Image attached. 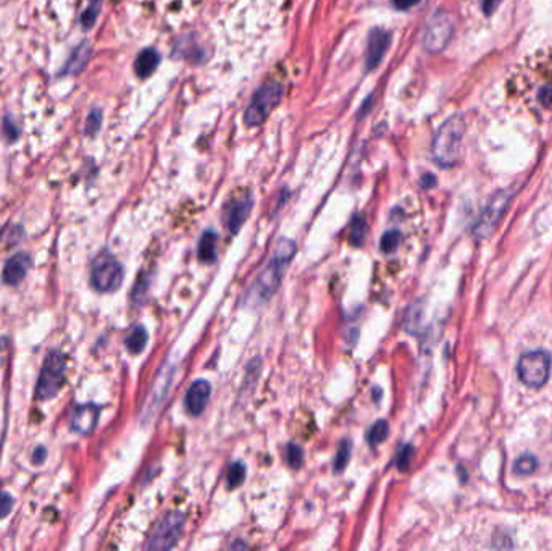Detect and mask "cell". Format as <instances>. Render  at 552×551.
<instances>
[{"mask_svg":"<svg viewBox=\"0 0 552 551\" xmlns=\"http://www.w3.org/2000/svg\"><path fill=\"white\" fill-rule=\"evenodd\" d=\"M296 254V244L294 241L283 238L276 243L275 246V254H273L270 263L268 267L263 270V273L257 279V283L254 285L252 291H250L249 296L250 298H255L258 303L262 301H267L273 294V291L278 288L280 285V280L285 273V268L287 263L291 262V259L294 257Z\"/></svg>","mask_w":552,"mask_h":551,"instance_id":"obj_1","label":"cell"},{"mask_svg":"<svg viewBox=\"0 0 552 551\" xmlns=\"http://www.w3.org/2000/svg\"><path fill=\"white\" fill-rule=\"evenodd\" d=\"M465 120L454 115L441 125L433 140V157L441 166H452L461 155Z\"/></svg>","mask_w":552,"mask_h":551,"instance_id":"obj_2","label":"cell"},{"mask_svg":"<svg viewBox=\"0 0 552 551\" xmlns=\"http://www.w3.org/2000/svg\"><path fill=\"white\" fill-rule=\"evenodd\" d=\"M123 267L109 251L97 254L91 266V283L100 293H112L123 283Z\"/></svg>","mask_w":552,"mask_h":551,"instance_id":"obj_3","label":"cell"},{"mask_svg":"<svg viewBox=\"0 0 552 551\" xmlns=\"http://www.w3.org/2000/svg\"><path fill=\"white\" fill-rule=\"evenodd\" d=\"M65 369H67V360L63 353H60L58 349L50 351L44 360L38 385H36L38 400H50L57 396L65 383Z\"/></svg>","mask_w":552,"mask_h":551,"instance_id":"obj_4","label":"cell"},{"mask_svg":"<svg viewBox=\"0 0 552 551\" xmlns=\"http://www.w3.org/2000/svg\"><path fill=\"white\" fill-rule=\"evenodd\" d=\"M283 97V87L275 81L265 83L255 92L250 105L244 114V122L247 127H258L265 122L272 110L280 104Z\"/></svg>","mask_w":552,"mask_h":551,"instance_id":"obj_5","label":"cell"},{"mask_svg":"<svg viewBox=\"0 0 552 551\" xmlns=\"http://www.w3.org/2000/svg\"><path fill=\"white\" fill-rule=\"evenodd\" d=\"M551 356L546 351L536 349L523 354L517 364V374L522 383L531 388H541L549 380Z\"/></svg>","mask_w":552,"mask_h":551,"instance_id":"obj_6","label":"cell"},{"mask_svg":"<svg viewBox=\"0 0 552 551\" xmlns=\"http://www.w3.org/2000/svg\"><path fill=\"white\" fill-rule=\"evenodd\" d=\"M454 21L448 12H436L426 25L423 45L431 54H438L448 47L452 38Z\"/></svg>","mask_w":552,"mask_h":551,"instance_id":"obj_7","label":"cell"},{"mask_svg":"<svg viewBox=\"0 0 552 551\" xmlns=\"http://www.w3.org/2000/svg\"><path fill=\"white\" fill-rule=\"evenodd\" d=\"M184 516L181 512L166 514L164 519L154 527L147 541L146 548L149 550H168L173 548L183 532Z\"/></svg>","mask_w":552,"mask_h":551,"instance_id":"obj_8","label":"cell"},{"mask_svg":"<svg viewBox=\"0 0 552 551\" xmlns=\"http://www.w3.org/2000/svg\"><path fill=\"white\" fill-rule=\"evenodd\" d=\"M510 201V193L507 191H499L496 193L491 201L488 202V206L485 207L483 214L480 215L476 225H475V235L480 236V238H486L491 231L494 230V226L498 225V222L500 217H503L505 207Z\"/></svg>","mask_w":552,"mask_h":551,"instance_id":"obj_9","label":"cell"},{"mask_svg":"<svg viewBox=\"0 0 552 551\" xmlns=\"http://www.w3.org/2000/svg\"><path fill=\"white\" fill-rule=\"evenodd\" d=\"M389 44H391V34L384 30H372L368 36V47H366V60L365 67L366 72H372L382 63L384 54L388 52Z\"/></svg>","mask_w":552,"mask_h":551,"instance_id":"obj_10","label":"cell"},{"mask_svg":"<svg viewBox=\"0 0 552 551\" xmlns=\"http://www.w3.org/2000/svg\"><path fill=\"white\" fill-rule=\"evenodd\" d=\"M252 194L245 193L243 196L236 197L233 202L230 204L228 209H226V226H228L231 233H238L241 230V226L245 224L247 217L252 210Z\"/></svg>","mask_w":552,"mask_h":551,"instance_id":"obj_11","label":"cell"},{"mask_svg":"<svg viewBox=\"0 0 552 551\" xmlns=\"http://www.w3.org/2000/svg\"><path fill=\"white\" fill-rule=\"evenodd\" d=\"M99 406L91 404V402L76 406L71 412V429L81 435L92 433L99 420Z\"/></svg>","mask_w":552,"mask_h":551,"instance_id":"obj_12","label":"cell"},{"mask_svg":"<svg viewBox=\"0 0 552 551\" xmlns=\"http://www.w3.org/2000/svg\"><path fill=\"white\" fill-rule=\"evenodd\" d=\"M31 267V257L26 252H18L5 262L2 270V280L5 285L21 283Z\"/></svg>","mask_w":552,"mask_h":551,"instance_id":"obj_13","label":"cell"},{"mask_svg":"<svg viewBox=\"0 0 552 551\" xmlns=\"http://www.w3.org/2000/svg\"><path fill=\"white\" fill-rule=\"evenodd\" d=\"M210 385L206 380H197L192 383L186 395V409L189 414H202L208 400H210Z\"/></svg>","mask_w":552,"mask_h":551,"instance_id":"obj_14","label":"cell"},{"mask_svg":"<svg viewBox=\"0 0 552 551\" xmlns=\"http://www.w3.org/2000/svg\"><path fill=\"white\" fill-rule=\"evenodd\" d=\"M91 57V45L89 43H81L78 47L73 50L71 55H69L68 62L65 63V67L60 72V75H78V73L82 72V68L86 67L87 60Z\"/></svg>","mask_w":552,"mask_h":551,"instance_id":"obj_15","label":"cell"},{"mask_svg":"<svg viewBox=\"0 0 552 551\" xmlns=\"http://www.w3.org/2000/svg\"><path fill=\"white\" fill-rule=\"evenodd\" d=\"M160 63V55L155 49H144L134 62V72L139 78H149Z\"/></svg>","mask_w":552,"mask_h":551,"instance_id":"obj_16","label":"cell"},{"mask_svg":"<svg viewBox=\"0 0 552 551\" xmlns=\"http://www.w3.org/2000/svg\"><path fill=\"white\" fill-rule=\"evenodd\" d=\"M215 249H217V235L213 231H206L202 235L201 243H199V259L202 262L215 261Z\"/></svg>","mask_w":552,"mask_h":551,"instance_id":"obj_17","label":"cell"},{"mask_svg":"<svg viewBox=\"0 0 552 551\" xmlns=\"http://www.w3.org/2000/svg\"><path fill=\"white\" fill-rule=\"evenodd\" d=\"M146 345H147V332L144 330L142 327L134 328L126 338V348L129 349V353L133 354L142 353Z\"/></svg>","mask_w":552,"mask_h":551,"instance_id":"obj_18","label":"cell"},{"mask_svg":"<svg viewBox=\"0 0 552 551\" xmlns=\"http://www.w3.org/2000/svg\"><path fill=\"white\" fill-rule=\"evenodd\" d=\"M102 8V0H89V6L81 15V26L85 30H91L96 25L97 17H99Z\"/></svg>","mask_w":552,"mask_h":551,"instance_id":"obj_19","label":"cell"},{"mask_svg":"<svg viewBox=\"0 0 552 551\" xmlns=\"http://www.w3.org/2000/svg\"><path fill=\"white\" fill-rule=\"evenodd\" d=\"M366 236V222L364 217L357 215L354 217L351 225V243L354 246H362Z\"/></svg>","mask_w":552,"mask_h":551,"instance_id":"obj_20","label":"cell"},{"mask_svg":"<svg viewBox=\"0 0 552 551\" xmlns=\"http://www.w3.org/2000/svg\"><path fill=\"white\" fill-rule=\"evenodd\" d=\"M389 435V425L386 420H378L377 424L373 425L372 429H370L368 432V443L370 446H378L379 443H383L384 440L388 438Z\"/></svg>","mask_w":552,"mask_h":551,"instance_id":"obj_21","label":"cell"},{"mask_svg":"<svg viewBox=\"0 0 552 551\" xmlns=\"http://www.w3.org/2000/svg\"><path fill=\"white\" fill-rule=\"evenodd\" d=\"M536 469H538V461H536V457L531 455L520 456L517 461H515V466H514V471L520 475L533 474Z\"/></svg>","mask_w":552,"mask_h":551,"instance_id":"obj_22","label":"cell"},{"mask_svg":"<svg viewBox=\"0 0 552 551\" xmlns=\"http://www.w3.org/2000/svg\"><path fill=\"white\" fill-rule=\"evenodd\" d=\"M244 477H245L244 466L236 462V464L230 467L228 474H226V485H228V488L239 487V485L244 482Z\"/></svg>","mask_w":552,"mask_h":551,"instance_id":"obj_23","label":"cell"},{"mask_svg":"<svg viewBox=\"0 0 552 551\" xmlns=\"http://www.w3.org/2000/svg\"><path fill=\"white\" fill-rule=\"evenodd\" d=\"M399 244H401V233L396 230H391V231H386V233L383 235L382 238V251L386 252V254H391L396 251L399 248Z\"/></svg>","mask_w":552,"mask_h":551,"instance_id":"obj_24","label":"cell"},{"mask_svg":"<svg viewBox=\"0 0 552 551\" xmlns=\"http://www.w3.org/2000/svg\"><path fill=\"white\" fill-rule=\"evenodd\" d=\"M100 127H102V110L92 109L86 120V134H89V136H96V134L99 133Z\"/></svg>","mask_w":552,"mask_h":551,"instance_id":"obj_25","label":"cell"},{"mask_svg":"<svg viewBox=\"0 0 552 551\" xmlns=\"http://www.w3.org/2000/svg\"><path fill=\"white\" fill-rule=\"evenodd\" d=\"M2 134H3V140H5L7 142H15L18 138H20V129H18L15 122H13L10 117L3 118Z\"/></svg>","mask_w":552,"mask_h":551,"instance_id":"obj_26","label":"cell"},{"mask_svg":"<svg viewBox=\"0 0 552 551\" xmlns=\"http://www.w3.org/2000/svg\"><path fill=\"white\" fill-rule=\"evenodd\" d=\"M351 460V443L344 440V442L341 443L340 446V451H338V456H336V462H335V469L336 472H340L344 469L347 466V462Z\"/></svg>","mask_w":552,"mask_h":551,"instance_id":"obj_27","label":"cell"},{"mask_svg":"<svg viewBox=\"0 0 552 551\" xmlns=\"http://www.w3.org/2000/svg\"><path fill=\"white\" fill-rule=\"evenodd\" d=\"M287 464H289L292 469H299L300 464H302V450L296 444H289L287 446Z\"/></svg>","mask_w":552,"mask_h":551,"instance_id":"obj_28","label":"cell"},{"mask_svg":"<svg viewBox=\"0 0 552 551\" xmlns=\"http://www.w3.org/2000/svg\"><path fill=\"white\" fill-rule=\"evenodd\" d=\"M13 498L7 492H0V519L7 517L12 512Z\"/></svg>","mask_w":552,"mask_h":551,"instance_id":"obj_29","label":"cell"},{"mask_svg":"<svg viewBox=\"0 0 552 551\" xmlns=\"http://www.w3.org/2000/svg\"><path fill=\"white\" fill-rule=\"evenodd\" d=\"M412 456V446H404V450L401 451V456H399V469H407L409 467V460Z\"/></svg>","mask_w":552,"mask_h":551,"instance_id":"obj_30","label":"cell"},{"mask_svg":"<svg viewBox=\"0 0 552 551\" xmlns=\"http://www.w3.org/2000/svg\"><path fill=\"white\" fill-rule=\"evenodd\" d=\"M420 0H393L394 7L399 8V10H409V8L415 7Z\"/></svg>","mask_w":552,"mask_h":551,"instance_id":"obj_31","label":"cell"},{"mask_svg":"<svg viewBox=\"0 0 552 551\" xmlns=\"http://www.w3.org/2000/svg\"><path fill=\"white\" fill-rule=\"evenodd\" d=\"M45 456H47V451H45V448L39 446L38 450L34 451V455H32V462H34V464H43V462L45 461Z\"/></svg>","mask_w":552,"mask_h":551,"instance_id":"obj_32","label":"cell"},{"mask_svg":"<svg viewBox=\"0 0 552 551\" xmlns=\"http://www.w3.org/2000/svg\"><path fill=\"white\" fill-rule=\"evenodd\" d=\"M500 0H485V6H483V10L486 15H493L496 12V8L499 7Z\"/></svg>","mask_w":552,"mask_h":551,"instance_id":"obj_33","label":"cell"},{"mask_svg":"<svg viewBox=\"0 0 552 551\" xmlns=\"http://www.w3.org/2000/svg\"><path fill=\"white\" fill-rule=\"evenodd\" d=\"M434 177L433 175H425L423 180H421V184H423V188H431L434 184Z\"/></svg>","mask_w":552,"mask_h":551,"instance_id":"obj_34","label":"cell"}]
</instances>
